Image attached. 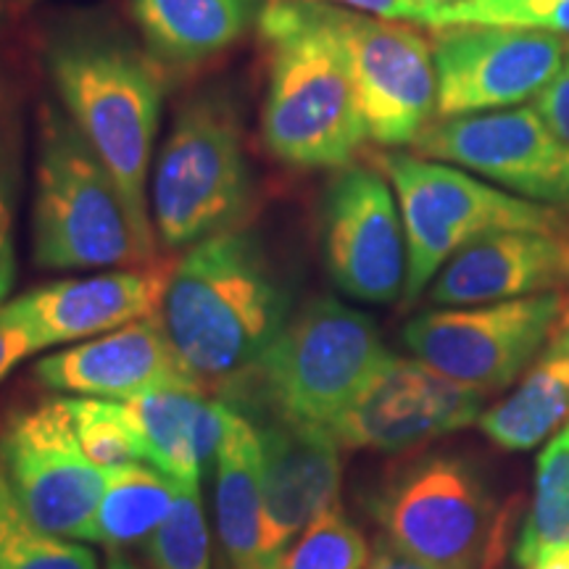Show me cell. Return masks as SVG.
I'll list each match as a JSON object with an SVG mask.
<instances>
[{
	"label": "cell",
	"mask_w": 569,
	"mask_h": 569,
	"mask_svg": "<svg viewBox=\"0 0 569 569\" xmlns=\"http://www.w3.org/2000/svg\"><path fill=\"white\" fill-rule=\"evenodd\" d=\"M525 569H569V543L549 546L538 553Z\"/></svg>",
	"instance_id": "cell-36"
},
{
	"label": "cell",
	"mask_w": 569,
	"mask_h": 569,
	"mask_svg": "<svg viewBox=\"0 0 569 569\" xmlns=\"http://www.w3.org/2000/svg\"><path fill=\"white\" fill-rule=\"evenodd\" d=\"M34 377L56 393L109 401H132L169 382L193 380L177 359L159 315L46 356Z\"/></svg>",
	"instance_id": "cell-18"
},
{
	"label": "cell",
	"mask_w": 569,
	"mask_h": 569,
	"mask_svg": "<svg viewBox=\"0 0 569 569\" xmlns=\"http://www.w3.org/2000/svg\"><path fill=\"white\" fill-rule=\"evenodd\" d=\"M532 109L546 119V124L561 140L569 142V53L565 63H561V69L557 71V77L536 96Z\"/></svg>",
	"instance_id": "cell-32"
},
{
	"label": "cell",
	"mask_w": 569,
	"mask_h": 569,
	"mask_svg": "<svg viewBox=\"0 0 569 569\" xmlns=\"http://www.w3.org/2000/svg\"><path fill=\"white\" fill-rule=\"evenodd\" d=\"M213 515L222 569H272L267 559L259 432L234 409L213 461Z\"/></svg>",
	"instance_id": "cell-21"
},
{
	"label": "cell",
	"mask_w": 569,
	"mask_h": 569,
	"mask_svg": "<svg viewBox=\"0 0 569 569\" xmlns=\"http://www.w3.org/2000/svg\"><path fill=\"white\" fill-rule=\"evenodd\" d=\"M411 6H415V9L419 11V19H417V27H419V21H422V17L427 11H432V9H443V6H453V3H461V0H409Z\"/></svg>",
	"instance_id": "cell-38"
},
{
	"label": "cell",
	"mask_w": 569,
	"mask_h": 569,
	"mask_svg": "<svg viewBox=\"0 0 569 569\" xmlns=\"http://www.w3.org/2000/svg\"><path fill=\"white\" fill-rule=\"evenodd\" d=\"M151 219L167 248H190L238 230L253 198L243 119L224 90H206L177 111L151 169Z\"/></svg>",
	"instance_id": "cell-6"
},
{
	"label": "cell",
	"mask_w": 569,
	"mask_h": 569,
	"mask_svg": "<svg viewBox=\"0 0 569 569\" xmlns=\"http://www.w3.org/2000/svg\"><path fill=\"white\" fill-rule=\"evenodd\" d=\"M146 48L159 63L201 67L259 21V0H132Z\"/></svg>",
	"instance_id": "cell-22"
},
{
	"label": "cell",
	"mask_w": 569,
	"mask_h": 569,
	"mask_svg": "<svg viewBox=\"0 0 569 569\" xmlns=\"http://www.w3.org/2000/svg\"><path fill=\"white\" fill-rule=\"evenodd\" d=\"M267 96L261 134L277 161L296 169H343L369 140L356 84L322 6L267 3L259 13Z\"/></svg>",
	"instance_id": "cell-3"
},
{
	"label": "cell",
	"mask_w": 569,
	"mask_h": 569,
	"mask_svg": "<svg viewBox=\"0 0 569 569\" xmlns=\"http://www.w3.org/2000/svg\"><path fill=\"white\" fill-rule=\"evenodd\" d=\"M201 480H182L169 517L142 543L153 569H211V536L201 501Z\"/></svg>",
	"instance_id": "cell-29"
},
{
	"label": "cell",
	"mask_w": 569,
	"mask_h": 569,
	"mask_svg": "<svg viewBox=\"0 0 569 569\" xmlns=\"http://www.w3.org/2000/svg\"><path fill=\"white\" fill-rule=\"evenodd\" d=\"M557 543H569V422L538 457L530 511L515 546L517 567L525 569Z\"/></svg>",
	"instance_id": "cell-25"
},
{
	"label": "cell",
	"mask_w": 569,
	"mask_h": 569,
	"mask_svg": "<svg viewBox=\"0 0 569 569\" xmlns=\"http://www.w3.org/2000/svg\"><path fill=\"white\" fill-rule=\"evenodd\" d=\"M565 293H540L480 306H440L403 327L415 359L459 386L498 393L515 386L557 336Z\"/></svg>",
	"instance_id": "cell-9"
},
{
	"label": "cell",
	"mask_w": 569,
	"mask_h": 569,
	"mask_svg": "<svg viewBox=\"0 0 569 569\" xmlns=\"http://www.w3.org/2000/svg\"><path fill=\"white\" fill-rule=\"evenodd\" d=\"M138 417L148 459L174 480H201L217 461L232 409L193 380L169 382L127 401Z\"/></svg>",
	"instance_id": "cell-20"
},
{
	"label": "cell",
	"mask_w": 569,
	"mask_h": 569,
	"mask_svg": "<svg viewBox=\"0 0 569 569\" xmlns=\"http://www.w3.org/2000/svg\"><path fill=\"white\" fill-rule=\"evenodd\" d=\"M322 259L336 288L361 303H393L407 284V234L382 169L348 163L327 184L319 211Z\"/></svg>",
	"instance_id": "cell-13"
},
{
	"label": "cell",
	"mask_w": 569,
	"mask_h": 569,
	"mask_svg": "<svg viewBox=\"0 0 569 569\" xmlns=\"http://www.w3.org/2000/svg\"><path fill=\"white\" fill-rule=\"evenodd\" d=\"M0 17H3V0H0Z\"/></svg>",
	"instance_id": "cell-40"
},
{
	"label": "cell",
	"mask_w": 569,
	"mask_h": 569,
	"mask_svg": "<svg viewBox=\"0 0 569 569\" xmlns=\"http://www.w3.org/2000/svg\"><path fill=\"white\" fill-rule=\"evenodd\" d=\"M482 401L480 390L393 353L330 430L346 448L398 453L478 422Z\"/></svg>",
	"instance_id": "cell-15"
},
{
	"label": "cell",
	"mask_w": 569,
	"mask_h": 569,
	"mask_svg": "<svg viewBox=\"0 0 569 569\" xmlns=\"http://www.w3.org/2000/svg\"><path fill=\"white\" fill-rule=\"evenodd\" d=\"M32 253L42 269L56 272L156 261L109 167L53 103L42 106L38 127Z\"/></svg>",
	"instance_id": "cell-5"
},
{
	"label": "cell",
	"mask_w": 569,
	"mask_h": 569,
	"mask_svg": "<svg viewBox=\"0 0 569 569\" xmlns=\"http://www.w3.org/2000/svg\"><path fill=\"white\" fill-rule=\"evenodd\" d=\"M63 403L92 465L101 469L132 465V461L151 465L146 438L130 403L84 396H67Z\"/></svg>",
	"instance_id": "cell-27"
},
{
	"label": "cell",
	"mask_w": 569,
	"mask_h": 569,
	"mask_svg": "<svg viewBox=\"0 0 569 569\" xmlns=\"http://www.w3.org/2000/svg\"><path fill=\"white\" fill-rule=\"evenodd\" d=\"M261 446V488L267 509V559L280 569L296 538L338 507L340 443L330 427L282 417L251 419Z\"/></svg>",
	"instance_id": "cell-17"
},
{
	"label": "cell",
	"mask_w": 569,
	"mask_h": 569,
	"mask_svg": "<svg viewBox=\"0 0 569 569\" xmlns=\"http://www.w3.org/2000/svg\"><path fill=\"white\" fill-rule=\"evenodd\" d=\"M319 6L346 53L367 138L382 148L415 146L432 117H438L432 40L411 21Z\"/></svg>",
	"instance_id": "cell-10"
},
{
	"label": "cell",
	"mask_w": 569,
	"mask_h": 569,
	"mask_svg": "<svg viewBox=\"0 0 569 569\" xmlns=\"http://www.w3.org/2000/svg\"><path fill=\"white\" fill-rule=\"evenodd\" d=\"M0 465L34 525L51 536L90 543L106 472L84 453L63 398H48L6 419Z\"/></svg>",
	"instance_id": "cell-11"
},
{
	"label": "cell",
	"mask_w": 569,
	"mask_h": 569,
	"mask_svg": "<svg viewBox=\"0 0 569 569\" xmlns=\"http://www.w3.org/2000/svg\"><path fill=\"white\" fill-rule=\"evenodd\" d=\"M380 169L393 184L407 234V306L430 288L453 256L488 234L569 232L561 211L511 196L453 163L398 151L382 156Z\"/></svg>",
	"instance_id": "cell-7"
},
{
	"label": "cell",
	"mask_w": 569,
	"mask_h": 569,
	"mask_svg": "<svg viewBox=\"0 0 569 569\" xmlns=\"http://www.w3.org/2000/svg\"><path fill=\"white\" fill-rule=\"evenodd\" d=\"M24 169V124L21 106L9 82H0V303L17 280V206Z\"/></svg>",
	"instance_id": "cell-30"
},
{
	"label": "cell",
	"mask_w": 569,
	"mask_h": 569,
	"mask_svg": "<svg viewBox=\"0 0 569 569\" xmlns=\"http://www.w3.org/2000/svg\"><path fill=\"white\" fill-rule=\"evenodd\" d=\"M569 422V348L559 332L532 361L519 386L486 409L480 430L503 451H532Z\"/></svg>",
	"instance_id": "cell-23"
},
{
	"label": "cell",
	"mask_w": 569,
	"mask_h": 569,
	"mask_svg": "<svg viewBox=\"0 0 569 569\" xmlns=\"http://www.w3.org/2000/svg\"><path fill=\"white\" fill-rule=\"evenodd\" d=\"M172 269L174 261H151L69 277L6 301L3 311L30 338L34 353L53 346H74L159 315Z\"/></svg>",
	"instance_id": "cell-16"
},
{
	"label": "cell",
	"mask_w": 569,
	"mask_h": 569,
	"mask_svg": "<svg viewBox=\"0 0 569 569\" xmlns=\"http://www.w3.org/2000/svg\"><path fill=\"white\" fill-rule=\"evenodd\" d=\"M569 284V232L507 230L467 246L430 284L436 306H480Z\"/></svg>",
	"instance_id": "cell-19"
},
{
	"label": "cell",
	"mask_w": 569,
	"mask_h": 569,
	"mask_svg": "<svg viewBox=\"0 0 569 569\" xmlns=\"http://www.w3.org/2000/svg\"><path fill=\"white\" fill-rule=\"evenodd\" d=\"M32 343L17 325L6 317L3 303H0V380L19 365L21 359L32 356Z\"/></svg>",
	"instance_id": "cell-34"
},
{
	"label": "cell",
	"mask_w": 569,
	"mask_h": 569,
	"mask_svg": "<svg viewBox=\"0 0 569 569\" xmlns=\"http://www.w3.org/2000/svg\"><path fill=\"white\" fill-rule=\"evenodd\" d=\"M367 569H440V567H432L427 565V561L409 557V553L398 551L396 546H390L386 538H380L377 540L372 557H369Z\"/></svg>",
	"instance_id": "cell-35"
},
{
	"label": "cell",
	"mask_w": 569,
	"mask_h": 569,
	"mask_svg": "<svg viewBox=\"0 0 569 569\" xmlns=\"http://www.w3.org/2000/svg\"><path fill=\"white\" fill-rule=\"evenodd\" d=\"M269 3H280V0H269ZM303 3H330L340 6V9L375 13V17L411 21V24H417L419 19V11L409 3V0H303Z\"/></svg>",
	"instance_id": "cell-33"
},
{
	"label": "cell",
	"mask_w": 569,
	"mask_h": 569,
	"mask_svg": "<svg viewBox=\"0 0 569 569\" xmlns=\"http://www.w3.org/2000/svg\"><path fill=\"white\" fill-rule=\"evenodd\" d=\"M415 151L486 177L525 201L569 211V142L532 106L436 119Z\"/></svg>",
	"instance_id": "cell-12"
},
{
	"label": "cell",
	"mask_w": 569,
	"mask_h": 569,
	"mask_svg": "<svg viewBox=\"0 0 569 569\" xmlns=\"http://www.w3.org/2000/svg\"><path fill=\"white\" fill-rule=\"evenodd\" d=\"M103 472L106 486L90 543H101L106 549L146 543L172 511L180 480L146 461L119 465Z\"/></svg>",
	"instance_id": "cell-24"
},
{
	"label": "cell",
	"mask_w": 569,
	"mask_h": 569,
	"mask_svg": "<svg viewBox=\"0 0 569 569\" xmlns=\"http://www.w3.org/2000/svg\"><path fill=\"white\" fill-rule=\"evenodd\" d=\"M369 557L372 551L365 532L338 503L296 538L280 569H367Z\"/></svg>",
	"instance_id": "cell-31"
},
{
	"label": "cell",
	"mask_w": 569,
	"mask_h": 569,
	"mask_svg": "<svg viewBox=\"0 0 569 569\" xmlns=\"http://www.w3.org/2000/svg\"><path fill=\"white\" fill-rule=\"evenodd\" d=\"M106 569H153V567H142L119 549H109V557H106Z\"/></svg>",
	"instance_id": "cell-37"
},
{
	"label": "cell",
	"mask_w": 569,
	"mask_h": 569,
	"mask_svg": "<svg viewBox=\"0 0 569 569\" xmlns=\"http://www.w3.org/2000/svg\"><path fill=\"white\" fill-rule=\"evenodd\" d=\"M369 509L398 551L440 569H496L507 511L472 461L457 453L415 459L377 488Z\"/></svg>",
	"instance_id": "cell-8"
},
{
	"label": "cell",
	"mask_w": 569,
	"mask_h": 569,
	"mask_svg": "<svg viewBox=\"0 0 569 569\" xmlns=\"http://www.w3.org/2000/svg\"><path fill=\"white\" fill-rule=\"evenodd\" d=\"M419 27H517V30L551 32L569 38V0H461L427 11Z\"/></svg>",
	"instance_id": "cell-28"
},
{
	"label": "cell",
	"mask_w": 569,
	"mask_h": 569,
	"mask_svg": "<svg viewBox=\"0 0 569 569\" xmlns=\"http://www.w3.org/2000/svg\"><path fill=\"white\" fill-rule=\"evenodd\" d=\"M569 53V38L517 27H451L432 38L438 119L536 101Z\"/></svg>",
	"instance_id": "cell-14"
},
{
	"label": "cell",
	"mask_w": 569,
	"mask_h": 569,
	"mask_svg": "<svg viewBox=\"0 0 569 569\" xmlns=\"http://www.w3.org/2000/svg\"><path fill=\"white\" fill-rule=\"evenodd\" d=\"M46 71L63 113L109 167L142 246L156 256L148 177L163 103L161 63L117 27L80 21L48 38Z\"/></svg>",
	"instance_id": "cell-2"
},
{
	"label": "cell",
	"mask_w": 569,
	"mask_h": 569,
	"mask_svg": "<svg viewBox=\"0 0 569 569\" xmlns=\"http://www.w3.org/2000/svg\"><path fill=\"white\" fill-rule=\"evenodd\" d=\"M0 569H98V559L77 540L51 536L32 522L0 465Z\"/></svg>",
	"instance_id": "cell-26"
},
{
	"label": "cell",
	"mask_w": 569,
	"mask_h": 569,
	"mask_svg": "<svg viewBox=\"0 0 569 569\" xmlns=\"http://www.w3.org/2000/svg\"><path fill=\"white\" fill-rule=\"evenodd\" d=\"M559 338L565 340V346L569 348V296H567V309H565V317H561V325H559Z\"/></svg>",
	"instance_id": "cell-39"
},
{
	"label": "cell",
	"mask_w": 569,
	"mask_h": 569,
	"mask_svg": "<svg viewBox=\"0 0 569 569\" xmlns=\"http://www.w3.org/2000/svg\"><path fill=\"white\" fill-rule=\"evenodd\" d=\"M290 315L293 293L246 227L190 246L159 311L184 372L213 396L259 365Z\"/></svg>",
	"instance_id": "cell-1"
},
{
	"label": "cell",
	"mask_w": 569,
	"mask_h": 569,
	"mask_svg": "<svg viewBox=\"0 0 569 569\" xmlns=\"http://www.w3.org/2000/svg\"><path fill=\"white\" fill-rule=\"evenodd\" d=\"M386 340L365 311L338 298H311L251 372L217 398L253 417L332 427L390 359Z\"/></svg>",
	"instance_id": "cell-4"
}]
</instances>
